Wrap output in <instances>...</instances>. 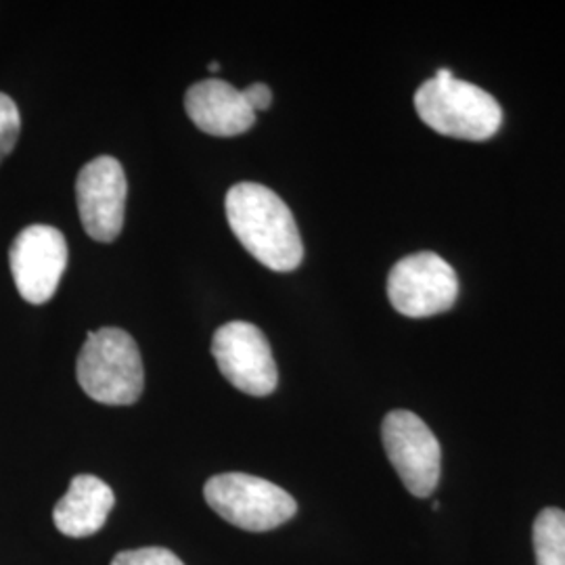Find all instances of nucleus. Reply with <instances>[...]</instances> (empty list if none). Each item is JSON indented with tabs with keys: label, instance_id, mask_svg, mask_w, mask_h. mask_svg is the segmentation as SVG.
<instances>
[{
	"label": "nucleus",
	"instance_id": "f257e3e1",
	"mask_svg": "<svg viewBox=\"0 0 565 565\" xmlns=\"http://www.w3.org/2000/svg\"><path fill=\"white\" fill-rule=\"evenodd\" d=\"M226 218L243 247L270 270L291 273L303 258L302 237L287 203L258 182L231 186Z\"/></svg>",
	"mask_w": 565,
	"mask_h": 565
},
{
	"label": "nucleus",
	"instance_id": "f03ea898",
	"mask_svg": "<svg viewBox=\"0 0 565 565\" xmlns=\"http://www.w3.org/2000/svg\"><path fill=\"white\" fill-rule=\"evenodd\" d=\"M415 109L431 130L461 141H488L503 124L499 102L484 88L455 78L450 70H438L419 86Z\"/></svg>",
	"mask_w": 565,
	"mask_h": 565
},
{
	"label": "nucleus",
	"instance_id": "7ed1b4c3",
	"mask_svg": "<svg viewBox=\"0 0 565 565\" xmlns=\"http://www.w3.org/2000/svg\"><path fill=\"white\" fill-rule=\"evenodd\" d=\"M78 384L88 398L128 406L141 398L145 369L135 338L118 327L90 331L76 364Z\"/></svg>",
	"mask_w": 565,
	"mask_h": 565
},
{
	"label": "nucleus",
	"instance_id": "20e7f679",
	"mask_svg": "<svg viewBox=\"0 0 565 565\" xmlns=\"http://www.w3.org/2000/svg\"><path fill=\"white\" fill-rule=\"evenodd\" d=\"M203 497L223 520L247 532L275 530L298 513V503L281 486L247 473L210 478Z\"/></svg>",
	"mask_w": 565,
	"mask_h": 565
},
{
	"label": "nucleus",
	"instance_id": "39448f33",
	"mask_svg": "<svg viewBox=\"0 0 565 565\" xmlns=\"http://www.w3.org/2000/svg\"><path fill=\"white\" fill-rule=\"evenodd\" d=\"M459 296V277L443 256L419 252L394 264L387 298L404 317L425 319L450 310Z\"/></svg>",
	"mask_w": 565,
	"mask_h": 565
},
{
	"label": "nucleus",
	"instance_id": "423d86ee",
	"mask_svg": "<svg viewBox=\"0 0 565 565\" xmlns=\"http://www.w3.org/2000/svg\"><path fill=\"white\" fill-rule=\"evenodd\" d=\"M382 438L406 490L417 499L431 497L440 482L443 448L424 419L411 411H392L385 415Z\"/></svg>",
	"mask_w": 565,
	"mask_h": 565
},
{
	"label": "nucleus",
	"instance_id": "0eeeda50",
	"mask_svg": "<svg viewBox=\"0 0 565 565\" xmlns=\"http://www.w3.org/2000/svg\"><path fill=\"white\" fill-rule=\"evenodd\" d=\"M212 354L228 384L249 396H268L277 390L279 371L263 331L252 323L233 321L214 333Z\"/></svg>",
	"mask_w": 565,
	"mask_h": 565
},
{
	"label": "nucleus",
	"instance_id": "6e6552de",
	"mask_svg": "<svg viewBox=\"0 0 565 565\" xmlns=\"http://www.w3.org/2000/svg\"><path fill=\"white\" fill-rule=\"evenodd\" d=\"M9 264L25 302L36 306L49 302L67 266V243L63 233L49 224L23 228L11 245Z\"/></svg>",
	"mask_w": 565,
	"mask_h": 565
},
{
	"label": "nucleus",
	"instance_id": "1a4fd4ad",
	"mask_svg": "<svg viewBox=\"0 0 565 565\" xmlns=\"http://www.w3.org/2000/svg\"><path fill=\"white\" fill-rule=\"evenodd\" d=\"M128 181L121 163L111 156L86 163L76 181L82 226L95 242L111 243L121 233Z\"/></svg>",
	"mask_w": 565,
	"mask_h": 565
},
{
	"label": "nucleus",
	"instance_id": "9d476101",
	"mask_svg": "<svg viewBox=\"0 0 565 565\" xmlns=\"http://www.w3.org/2000/svg\"><path fill=\"white\" fill-rule=\"evenodd\" d=\"M184 109L191 121L212 137H237L256 121V111L245 102L243 90L218 78L193 84L186 90Z\"/></svg>",
	"mask_w": 565,
	"mask_h": 565
},
{
	"label": "nucleus",
	"instance_id": "9b49d317",
	"mask_svg": "<svg viewBox=\"0 0 565 565\" xmlns=\"http://www.w3.org/2000/svg\"><path fill=\"white\" fill-rule=\"evenodd\" d=\"M116 503L114 490L97 476H76L53 511L61 534L84 539L99 532Z\"/></svg>",
	"mask_w": 565,
	"mask_h": 565
},
{
	"label": "nucleus",
	"instance_id": "f8f14e48",
	"mask_svg": "<svg viewBox=\"0 0 565 565\" xmlns=\"http://www.w3.org/2000/svg\"><path fill=\"white\" fill-rule=\"evenodd\" d=\"M534 551L539 565H565V511L545 509L534 522Z\"/></svg>",
	"mask_w": 565,
	"mask_h": 565
},
{
	"label": "nucleus",
	"instance_id": "ddd939ff",
	"mask_svg": "<svg viewBox=\"0 0 565 565\" xmlns=\"http://www.w3.org/2000/svg\"><path fill=\"white\" fill-rule=\"evenodd\" d=\"M20 132V109L9 95L0 93V162L15 149Z\"/></svg>",
	"mask_w": 565,
	"mask_h": 565
},
{
	"label": "nucleus",
	"instance_id": "4468645a",
	"mask_svg": "<svg viewBox=\"0 0 565 565\" xmlns=\"http://www.w3.org/2000/svg\"><path fill=\"white\" fill-rule=\"evenodd\" d=\"M111 565H184L181 559L162 546H147L135 551H121Z\"/></svg>",
	"mask_w": 565,
	"mask_h": 565
},
{
	"label": "nucleus",
	"instance_id": "2eb2a0df",
	"mask_svg": "<svg viewBox=\"0 0 565 565\" xmlns=\"http://www.w3.org/2000/svg\"><path fill=\"white\" fill-rule=\"evenodd\" d=\"M243 97L254 111H264L273 103V90L264 82H256L243 90Z\"/></svg>",
	"mask_w": 565,
	"mask_h": 565
},
{
	"label": "nucleus",
	"instance_id": "dca6fc26",
	"mask_svg": "<svg viewBox=\"0 0 565 565\" xmlns=\"http://www.w3.org/2000/svg\"><path fill=\"white\" fill-rule=\"evenodd\" d=\"M207 70H210V72H214V74H216V72H218V70H221V63H216V61H212V63H210V65H207Z\"/></svg>",
	"mask_w": 565,
	"mask_h": 565
}]
</instances>
